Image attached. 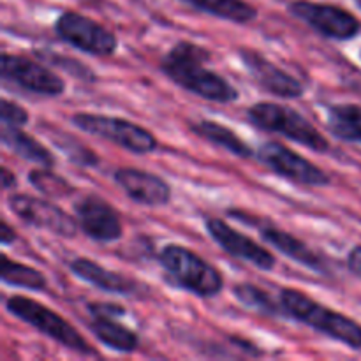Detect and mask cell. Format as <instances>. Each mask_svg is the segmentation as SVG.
Listing matches in <instances>:
<instances>
[{
    "mask_svg": "<svg viewBox=\"0 0 361 361\" xmlns=\"http://www.w3.org/2000/svg\"><path fill=\"white\" fill-rule=\"evenodd\" d=\"M210 60V51L189 41H180L162 59L161 69L173 83L183 90L204 99V101L235 102L238 90L226 78L208 69L204 63Z\"/></svg>",
    "mask_w": 361,
    "mask_h": 361,
    "instance_id": "1",
    "label": "cell"
},
{
    "mask_svg": "<svg viewBox=\"0 0 361 361\" xmlns=\"http://www.w3.org/2000/svg\"><path fill=\"white\" fill-rule=\"evenodd\" d=\"M281 305L286 316L295 317L312 330L342 342L351 349H361V324L351 317L321 305L298 289H282Z\"/></svg>",
    "mask_w": 361,
    "mask_h": 361,
    "instance_id": "2",
    "label": "cell"
},
{
    "mask_svg": "<svg viewBox=\"0 0 361 361\" xmlns=\"http://www.w3.org/2000/svg\"><path fill=\"white\" fill-rule=\"evenodd\" d=\"M159 261L166 277L183 291L201 298H212L224 289L221 271L187 247L175 243L166 245L159 254Z\"/></svg>",
    "mask_w": 361,
    "mask_h": 361,
    "instance_id": "3",
    "label": "cell"
},
{
    "mask_svg": "<svg viewBox=\"0 0 361 361\" xmlns=\"http://www.w3.org/2000/svg\"><path fill=\"white\" fill-rule=\"evenodd\" d=\"M250 122L261 130L281 134L288 140L296 141L314 152H328L330 143L316 126L309 122L302 113L295 111L289 106L275 102H257L247 109Z\"/></svg>",
    "mask_w": 361,
    "mask_h": 361,
    "instance_id": "4",
    "label": "cell"
},
{
    "mask_svg": "<svg viewBox=\"0 0 361 361\" xmlns=\"http://www.w3.org/2000/svg\"><path fill=\"white\" fill-rule=\"evenodd\" d=\"M6 309L11 316L35 328L39 334L59 342L66 349L80 353V355H95V349L81 337L80 331L73 324H69L62 316L35 300L27 298V296H11L6 302Z\"/></svg>",
    "mask_w": 361,
    "mask_h": 361,
    "instance_id": "5",
    "label": "cell"
},
{
    "mask_svg": "<svg viewBox=\"0 0 361 361\" xmlns=\"http://www.w3.org/2000/svg\"><path fill=\"white\" fill-rule=\"evenodd\" d=\"M74 127L106 141L118 145L133 154H152L157 148V140L150 130L130 120L118 116L94 115V113H76L71 118Z\"/></svg>",
    "mask_w": 361,
    "mask_h": 361,
    "instance_id": "6",
    "label": "cell"
},
{
    "mask_svg": "<svg viewBox=\"0 0 361 361\" xmlns=\"http://www.w3.org/2000/svg\"><path fill=\"white\" fill-rule=\"evenodd\" d=\"M55 32L63 42L95 56H109L118 48L116 35L97 21L74 11H67L55 21Z\"/></svg>",
    "mask_w": 361,
    "mask_h": 361,
    "instance_id": "7",
    "label": "cell"
},
{
    "mask_svg": "<svg viewBox=\"0 0 361 361\" xmlns=\"http://www.w3.org/2000/svg\"><path fill=\"white\" fill-rule=\"evenodd\" d=\"M7 207L25 224L37 229H46L56 236L73 238L78 233V221H74L67 212L49 201L30 194H9Z\"/></svg>",
    "mask_w": 361,
    "mask_h": 361,
    "instance_id": "8",
    "label": "cell"
},
{
    "mask_svg": "<svg viewBox=\"0 0 361 361\" xmlns=\"http://www.w3.org/2000/svg\"><path fill=\"white\" fill-rule=\"evenodd\" d=\"M289 13L305 21L309 27L328 39L348 41L360 32V21L351 13L330 4L295 0L289 4Z\"/></svg>",
    "mask_w": 361,
    "mask_h": 361,
    "instance_id": "9",
    "label": "cell"
},
{
    "mask_svg": "<svg viewBox=\"0 0 361 361\" xmlns=\"http://www.w3.org/2000/svg\"><path fill=\"white\" fill-rule=\"evenodd\" d=\"M0 71H2L4 80L18 85L20 88L32 92V94L56 97L66 90V83H63V80H60L59 74H55L42 63L27 59V56L2 53Z\"/></svg>",
    "mask_w": 361,
    "mask_h": 361,
    "instance_id": "10",
    "label": "cell"
},
{
    "mask_svg": "<svg viewBox=\"0 0 361 361\" xmlns=\"http://www.w3.org/2000/svg\"><path fill=\"white\" fill-rule=\"evenodd\" d=\"M257 159L274 173L302 185L324 187L330 183V178L323 169L277 141L261 145L257 150Z\"/></svg>",
    "mask_w": 361,
    "mask_h": 361,
    "instance_id": "11",
    "label": "cell"
},
{
    "mask_svg": "<svg viewBox=\"0 0 361 361\" xmlns=\"http://www.w3.org/2000/svg\"><path fill=\"white\" fill-rule=\"evenodd\" d=\"M76 221L88 238L101 243L122 238L123 228L120 215L111 204L97 194H87L74 203Z\"/></svg>",
    "mask_w": 361,
    "mask_h": 361,
    "instance_id": "12",
    "label": "cell"
},
{
    "mask_svg": "<svg viewBox=\"0 0 361 361\" xmlns=\"http://www.w3.org/2000/svg\"><path fill=\"white\" fill-rule=\"evenodd\" d=\"M204 226H207V231L210 235V238L217 245H221L222 250L228 252L229 256L247 261V263L254 264V267L264 271H270L275 268L277 261H275V256L270 250L261 247L259 243H256L249 236L242 235L240 231L233 229L224 221H221V219H208Z\"/></svg>",
    "mask_w": 361,
    "mask_h": 361,
    "instance_id": "13",
    "label": "cell"
},
{
    "mask_svg": "<svg viewBox=\"0 0 361 361\" xmlns=\"http://www.w3.org/2000/svg\"><path fill=\"white\" fill-rule=\"evenodd\" d=\"M88 312L92 314L90 330L101 344L118 353L136 351L140 338L130 328L123 326L118 321V317L126 314L122 307L111 305V303H99V305L92 303L88 307Z\"/></svg>",
    "mask_w": 361,
    "mask_h": 361,
    "instance_id": "14",
    "label": "cell"
},
{
    "mask_svg": "<svg viewBox=\"0 0 361 361\" xmlns=\"http://www.w3.org/2000/svg\"><path fill=\"white\" fill-rule=\"evenodd\" d=\"M240 56H242L243 63H245V69L249 71L250 76L254 78V81L263 90L284 99H296L303 95V85L295 76H291L284 69H281L274 62H270L259 51L242 49Z\"/></svg>",
    "mask_w": 361,
    "mask_h": 361,
    "instance_id": "15",
    "label": "cell"
},
{
    "mask_svg": "<svg viewBox=\"0 0 361 361\" xmlns=\"http://www.w3.org/2000/svg\"><path fill=\"white\" fill-rule=\"evenodd\" d=\"M113 178L134 203L145 207H164L171 200V187L161 176L145 169L120 168L116 169Z\"/></svg>",
    "mask_w": 361,
    "mask_h": 361,
    "instance_id": "16",
    "label": "cell"
},
{
    "mask_svg": "<svg viewBox=\"0 0 361 361\" xmlns=\"http://www.w3.org/2000/svg\"><path fill=\"white\" fill-rule=\"evenodd\" d=\"M69 268L78 279L88 282L90 286L104 293H113V295L122 296L141 295L143 286L140 282H136L130 277H126V275L118 274V271L108 270V268L101 267V264L94 263L90 259H85V257H78V259L71 261Z\"/></svg>",
    "mask_w": 361,
    "mask_h": 361,
    "instance_id": "17",
    "label": "cell"
},
{
    "mask_svg": "<svg viewBox=\"0 0 361 361\" xmlns=\"http://www.w3.org/2000/svg\"><path fill=\"white\" fill-rule=\"evenodd\" d=\"M261 236H263V240L268 245L277 249L279 252H282L289 259L296 261V263L303 264V267L310 268V270L324 274L323 259L309 245H305L302 240L296 238V236L277 228H264L261 231Z\"/></svg>",
    "mask_w": 361,
    "mask_h": 361,
    "instance_id": "18",
    "label": "cell"
},
{
    "mask_svg": "<svg viewBox=\"0 0 361 361\" xmlns=\"http://www.w3.org/2000/svg\"><path fill=\"white\" fill-rule=\"evenodd\" d=\"M190 130H192L196 136L210 141L212 145L229 152V154L236 155V157L247 159L254 155L252 148H250L235 130L222 126V123L214 122V120H201V122L190 123Z\"/></svg>",
    "mask_w": 361,
    "mask_h": 361,
    "instance_id": "19",
    "label": "cell"
},
{
    "mask_svg": "<svg viewBox=\"0 0 361 361\" xmlns=\"http://www.w3.org/2000/svg\"><path fill=\"white\" fill-rule=\"evenodd\" d=\"M0 137H2V143L7 148H11L14 154H18L25 161L35 162V164L44 166V168H51L53 162H55L51 152L46 150V147H42L35 137L23 133L20 127L2 126Z\"/></svg>",
    "mask_w": 361,
    "mask_h": 361,
    "instance_id": "20",
    "label": "cell"
},
{
    "mask_svg": "<svg viewBox=\"0 0 361 361\" xmlns=\"http://www.w3.org/2000/svg\"><path fill=\"white\" fill-rule=\"evenodd\" d=\"M180 2L233 23H249L257 16L256 7L245 0H180Z\"/></svg>",
    "mask_w": 361,
    "mask_h": 361,
    "instance_id": "21",
    "label": "cell"
},
{
    "mask_svg": "<svg viewBox=\"0 0 361 361\" xmlns=\"http://www.w3.org/2000/svg\"><path fill=\"white\" fill-rule=\"evenodd\" d=\"M328 127L337 137L361 143V106L335 104L328 109Z\"/></svg>",
    "mask_w": 361,
    "mask_h": 361,
    "instance_id": "22",
    "label": "cell"
},
{
    "mask_svg": "<svg viewBox=\"0 0 361 361\" xmlns=\"http://www.w3.org/2000/svg\"><path fill=\"white\" fill-rule=\"evenodd\" d=\"M0 279H2L4 284L13 286V288H23L27 291H42V289H46V277L41 271L9 259L7 256H2Z\"/></svg>",
    "mask_w": 361,
    "mask_h": 361,
    "instance_id": "23",
    "label": "cell"
},
{
    "mask_svg": "<svg viewBox=\"0 0 361 361\" xmlns=\"http://www.w3.org/2000/svg\"><path fill=\"white\" fill-rule=\"evenodd\" d=\"M233 295L236 296L238 302H242L247 309H252L256 312L264 314V316H286L284 309L281 303H275L263 289L252 284H236L233 289Z\"/></svg>",
    "mask_w": 361,
    "mask_h": 361,
    "instance_id": "24",
    "label": "cell"
},
{
    "mask_svg": "<svg viewBox=\"0 0 361 361\" xmlns=\"http://www.w3.org/2000/svg\"><path fill=\"white\" fill-rule=\"evenodd\" d=\"M28 182L39 192L51 197H66L73 192V185L62 176L48 171V169H34L28 173Z\"/></svg>",
    "mask_w": 361,
    "mask_h": 361,
    "instance_id": "25",
    "label": "cell"
},
{
    "mask_svg": "<svg viewBox=\"0 0 361 361\" xmlns=\"http://www.w3.org/2000/svg\"><path fill=\"white\" fill-rule=\"evenodd\" d=\"M0 118H2V126L23 127L28 122V113L16 102L2 99V102H0Z\"/></svg>",
    "mask_w": 361,
    "mask_h": 361,
    "instance_id": "26",
    "label": "cell"
},
{
    "mask_svg": "<svg viewBox=\"0 0 361 361\" xmlns=\"http://www.w3.org/2000/svg\"><path fill=\"white\" fill-rule=\"evenodd\" d=\"M348 267L361 281V245L355 247L348 256Z\"/></svg>",
    "mask_w": 361,
    "mask_h": 361,
    "instance_id": "27",
    "label": "cell"
},
{
    "mask_svg": "<svg viewBox=\"0 0 361 361\" xmlns=\"http://www.w3.org/2000/svg\"><path fill=\"white\" fill-rule=\"evenodd\" d=\"M14 240H16V233H14V229L4 221L2 231H0V242H2V245H9V243H13Z\"/></svg>",
    "mask_w": 361,
    "mask_h": 361,
    "instance_id": "28",
    "label": "cell"
},
{
    "mask_svg": "<svg viewBox=\"0 0 361 361\" xmlns=\"http://www.w3.org/2000/svg\"><path fill=\"white\" fill-rule=\"evenodd\" d=\"M13 185H16V176L7 168H2V189L9 190Z\"/></svg>",
    "mask_w": 361,
    "mask_h": 361,
    "instance_id": "29",
    "label": "cell"
},
{
    "mask_svg": "<svg viewBox=\"0 0 361 361\" xmlns=\"http://www.w3.org/2000/svg\"><path fill=\"white\" fill-rule=\"evenodd\" d=\"M358 4H360V6H361V0H358Z\"/></svg>",
    "mask_w": 361,
    "mask_h": 361,
    "instance_id": "30",
    "label": "cell"
}]
</instances>
